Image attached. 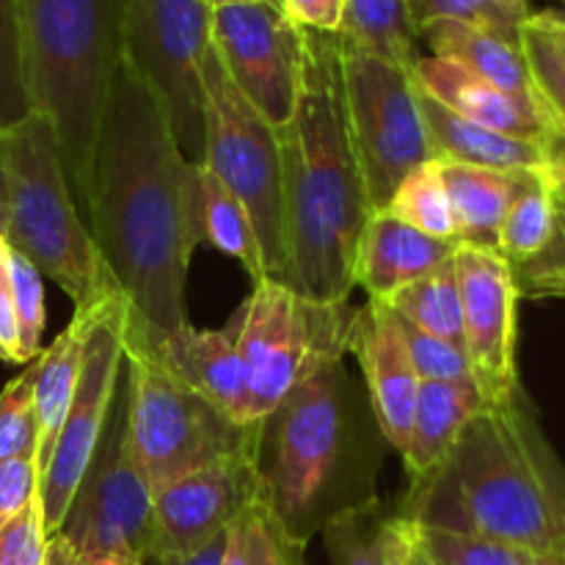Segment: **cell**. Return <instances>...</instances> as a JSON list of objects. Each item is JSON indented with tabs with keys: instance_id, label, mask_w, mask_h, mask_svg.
<instances>
[{
	"instance_id": "obj_1",
	"label": "cell",
	"mask_w": 565,
	"mask_h": 565,
	"mask_svg": "<svg viewBox=\"0 0 565 565\" xmlns=\"http://www.w3.org/2000/svg\"><path fill=\"white\" fill-rule=\"evenodd\" d=\"M86 226L127 301V348L154 353L188 323V265L204 243L202 166L125 61L99 130Z\"/></svg>"
},
{
	"instance_id": "obj_2",
	"label": "cell",
	"mask_w": 565,
	"mask_h": 565,
	"mask_svg": "<svg viewBox=\"0 0 565 565\" xmlns=\"http://www.w3.org/2000/svg\"><path fill=\"white\" fill-rule=\"evenodd\" d=\"M281 285L315 301H351L356 254L373 215L348 132L342 42L303 28V72L290 121L279 127Z\"/></svg>"
},
{
	"instance_id": "obj_3",
	"label": "cell",
	"mask_w": 565,
	"mask_h": 565,
	"mask_svg": "<svg viewBox=\"0 0 565 565\" xmlns=\"http://www.w3.org/2000/svg\"><path fill=\"white\" fill-rule=\"evenodd\" d=\"M395 513L550 555L565 546V463L524 392L486 403L445 467L408 486Z\"/></svg>"
},
{
	"instance_id": "obj_4",
	"label": "cell",
	"mask_w": 565,
	"mask_h": 565,
	"mask_svg": "<svg viewBox=\"0 0 565 565\" xmlns=\"http://www.w3.org/2000/svg\"><path fill=\"white\" fill-rule=\"evenodd\" d=\"M379 441L367 395L345 364H334L257 423L259 500L292 539L309 544L342 511L375 500Z\"/></svg>"
},
{
	"instance_id": "obj_5",
	"label": "cell",
	"mask_w": 565,
	"mask_h": 565,
	"mask_svg": "<svg viewBox=\"0 0 565 565\" xmlns=\"http://www.w3.org/2000/svg\"><path fill=\"white\" fill-rule=\"evenodd\" d=\"M20 36L28 105L53 121L86 221L99 130L125 61L121 0H20Z\"/></svg>"
},
{
	"instance_id": "obj_6",
	"label": "cell",
	"mask_w": 565,
	"mask_h": 565,
	"mask_svg": "<svg viewBox=\"0 0 565 565\" xmlns=\"http://www.w3.org/2000/svg\"><path fill=\"white\" fill-rule=\"evenodd\" d=\"M3 163L9 188L6 243L53 279L75 309L116 296L119 290L72 196L53 121L31 110L3 130Z\"/></svg>"
},
{
	"instance_id": "obj_7",
	"label": "cell",
	"mask_w": 565,
	"mask_h": 565,
	"mask_svg": "<svg viewBox=\"0 0 565 565\" xmlns=\"http://www.w3.org/2000/svg\"><path fill=\"white\" fill-rule=\"evenodd\" d=\"M353 318L351 301H315L276 279L254 281L226 326L248 370L254 423L292 390L342 364Z\"/></svg>"
},
{
	"instance_id": "obj_8",
	"label": "cell",
	"mask_w": 565,
	"mask_h": 565,
	"mask_svg": "<svg viewBox=\"0 0 565 565\" xmlns=\"http://www.w3.org/2000/svg\"><path fill=\"white\" fill-rule=\"evenodd\" d=\"M127 445L149 491L254 452L257 423L237 425L177 381L152 353L125 345Z\"/></svg>"
},
{
	"instance_id": "obj_9",
	"label": "cell",
	"mask_w": 565,
	"mask_h": 565,
	"mask_svg": "<svg viewBox=\"0 0 565 565\" xmlns=\"http://www.w3.org/2000/svg\"><path fill=\"white\" fill-rule=\"evenodd\" d=\"M204 169L243 204L263 254L265 279L281 276V152L270 127L221 66L213 42L202 58Z\"/></svg>"
},
{
	"instance_id": "obj_10",
	"label": "cell",
	"mask_w": 565,
	"mask_h": 565,
	"mask_svg": "<svg viewBox=\"0 0 565 565\" xmlns=\"http://www.w3.org/2000/svg\"><path fill=\"white\" fill-rule=\"evenodd\" d=\"M213 42L207 0H121L125 64L158 99L171 136L191 160L204 152L202 58Z\"/></svg>"
},
{
	"instance_id": "obj_11",
	"label": "cell",
	"mask_w": 565,
	"mask_h": 565,
	"mask_svg": "<svg viewBox=\"0 0 565 565\" xmlns=\"http://www.w3.org/2000/svg\"><path fill=\"white\" fill-rule=\"evenodd\" d=\"M152 533V491L143 483L127 445V384L110 406L99 445L72 497L58 533L47 539V565L125 552L147 561Z\"/></svg>"
},
{
	"instance_id": "obj_12",
	"label": "cell",
	"mask_w": 565,
	"mask_h": 565,
	"mask_svg": "<svg viewBox=\"0 0 565 565\" xmlns=\"http://www.w3.org/2000/svg\"><path fill=\"white\" fill-rule=\"evenodd\" d=\"M342 94L364 188L381 213L403 177L434 160L414 70L342 47Z\"/></svg>"
},
{
	"instance_id": "obj_13",
	"label": "cell",
	"mask_w": 565,
	"mask_h": 565,
	"mask_svg": "<svg viewBox=\"0 0 565 565\" xmlns=\"http://www.w3.org/2000/svg\"><path fill=\"white\" fill-rule=\"evenodd\" d=\"M127 301L116 292L105 301L97 323L86 342L75 397L70 403L64 425L58 430L50 461L39 478V505H42L44 533H58L72 497L86 475L88 461L99 445L110 406L125 373L127 345Z\"/></svg>"
},
{
	"instance_id": "obj_14",
	"label": "cell",
	"mask_w": 565,
	"mask_h": 565,
	"mask_svg": "<svg viewBox=\"0 0 565 565\" xmlns=\"http://www.w3.org/2000/svg\"><path fill=\"white\" fill-rule=\"evenodd\" d=\"M213 50L237 92L270 127H285L298 103L303 28L268 0L213 9Z\"/></svg>"
},
{
	"instance_id": "obj_15",
	"label": "cell",
	"mask_w": 565,
	"mask_h": 565,
	"mask_svg": "<svg viewBox=\"0 0 565 565\" xmlns=\"http://www.w3.org/2000/svg\"><path fill=\"white\" fill-rule=\"evenodd\" d=\"M458 290L463 315V351L486 403L511 401L519 384V292L511 265L497 252L458 248Z\"/></svg>"
},
{
	"instance_id": "obj_16",
	"label": "cell",
	"mask_w": 565,
	"mask_h": 565,
	"mask_svg": "<svg viewBox=\"0 0 565 565\" xmlns=\"http://www.w3.org/2000/svg\"><path fill=\"white\" fill-rule=\"evenodd\" d=\"M259 500L254 452L196 469L152 494V533L147 561L185 555L218 539Z\"/></svg>"
},
{
	"instance_id": "obj_17",
	"label": "cell",
	"mask_w": 565,
	"mask_h": 565,
	"mask_svg": "<svg viewBox=\"0 0 565 565\" xmlns=\"http://www.w3.org/2000/svg\"><path fill=\"white\" fill-rule=\"evenodd\" d=\"M348 353H353L362 370L364 395L381 436L386 445L403 452L412 430L419 375L403 337L401 318L390 303L367 298V303L356 309Z\"/></svg>"
},
{
	"instance_id": "obj_18",
	"label": "cell",
	"mask_w": 565,
	"mask_h": 565,
	"mask_svg": "<svg viewBox=\"0 0 565 565\" xmlns=\"http://www.w3.org/2000/svg\"><path fill=\"white\" fill-rule=\"evenodd\" d=\"M177 381L237 425H254L248 370L230 331L185 323L152 353Z\"/></svg>"
},
{
	"instance_id": "obj_19",
	"label": "cell",
	"mask_w": 565,
	"mask_h": 565,
	"mask_svg": "<svg viewBox=\"0 0 565 565\" xmlns=\"http://www.w3.org/2000/svg\"><path fill=\"white\" fill-rule=\"evenodd\" d=\"M458 243L439 241L386 213L370 215L356 254V287L373 301H390L403 287L456 257Z\"/></svg>"
},
{
	"instance_id": "obj_20",
	"label": "cell",
	"mask_w": 565,
	"mask_h": 565,
	"mask_svg": "<svg viewBox=\"0 0 565 565\" xmlns=\"http://www.w3.org/2000/svg\"><path fill=\"white\" fill-rule=\"evenodd\" d=\"M414 83L436 103L475 125L491 127L505 136L530 138V141H544L550 136V127L539 110L500 92L456 61L436 58V55L419 58L414 64Z\"/></svg>"
},
{
	"instance_id": "obj_21",
	"label": "cell",
	"mask_w": 565,
	"mask_h": 565,
	"mask_svg": "<svg viewBox=\"0 0 565 565\" xmlns=\"http://www.w3.org/2000/svg\"><path fill=\"white\" fill-rule=\"evenodd\" d=\"M483 406L486 397L478 384L419 381L408 445L401 452L408 486L425 483L445 467L463 430L483 412Z\"/></svg>"
},
{
	"instance_id": "obj_22",
	"label": "cell",
	"mask_w": 565,
	"mask_h": 565,
	"mask_svg": "<svg viewBox=\"0 0 565 565\" xmlns=\"http://www.w3.org/2000/svg\"><path fill=\"white\" fill-rule=\"evenodd\" d=\"M417 103L434 160L497 171L546 169V138L544 141H530V138L505 136V132H497L491 127L475 125V121L463 119V116L452 114L450 108L436 103L419 86Z\"/></svg>"
},
{
	"instance_id": "obj_23",
	"label": "cell",
	"mask_w": 565,
	"mask_h": 565,
	"mask_svg": "<svg viewBox=\"0 0 565 565\" xmlns=\"http://www.w3.org/2000/svg\"><path fill=\"white\" fill-rule=\"evenodd\" d=\"M108 301V298H105ZM105 301L94 307H81L72 315L70 326L50 342V348H42L33 359V412H36L39 425V447H36V475L42 478L44 467L50 461L58 430L64 425L70 403L75 397L77 379H81V364L86 356V342L103 312Z\"/></svg>"
},
{
	"instance_id": "obj_24",
	"label": "cell",
	"mask_w": 565,
	"mask_h": 565,
	"mask_svg": "<svg viewBox=\"0 0 565 565\" xmlns=\"http://www.w3.org/2000/svg\"><path fill=\"white\" fill-rule=\"evenodd\" d=\"M417 36L425 39V44H428L436 58L456 61V64L467 66L469 72L489 81L500 92L511 94L513 99L539 110L533 81H530L527 61H524L519 39L456 20L428 22V25L419 28Z\"/></svg>"
},
{
	"instance_id": "obj_25",
	"label": "cell",
	"mask_w": 565,
	"mask_h": 565,
	"mask_svg": "<svg viewBox=\"0 0 565 565\" xmlns=\"http://www.w3.org/2000/svg\"><path fill=\"white\" fill-rule=\"evenodd\" d=\"M441 177H445L447 199H450L458 248L497 252L502 221L522 185L524 171L441 163Z\"/></svg>"
},
{
	"instance_id": "obj_26",
	"label": "cell",
	"mask_w": 565,
	"mask_h": 565,
	"mask_svg": "<svg viewBox=\"0 0 565 565\" xmlns=\"http://www.w3.org/2000/svg\"><path fill=\"white\" fill-rule=\"evenodd\" d=\"M337 36L345 50L375 55L406 70H414L423 58L406 0H342Z\"/></svg>"
},
{
	"instance_id": "obj_27",
	"label": "cell",
	"mask_w": 565,
	"mask_h": 565,
	"mask_svg": "<svg viewBox=\"0 0 565 565\" xmlns=\"http://www.w3.org/2000/svg\"><path fill=\"white\" fill-rule=\"evenodd\" d=\"M557 235V196L544 171H524L522 185L502 221L497 254L511 268H522L544 254Z\"/></svg>"
},
{
	"instance_id": "obj_28",
	"label": "cell",
	"mask_w": 565,
	"mask_h": 565,
	"mask_svg": "<svg viewBox=\"0 0 565 565\" xmlns=\"http://www.w3.org/2000/svg\"><path fill=\"white\" fill-rule=\"evenodd\" d=\"M519 42L541 116L550 132L565 138V20L555 11L530 14Z\"/></svg>"
},
{
	"instance_id": "obj_29",
	"label": "cell",
	"mask_w": 565,
	"mask_h": 565,
	"mask_svg": "<svg viewBox=\"0 0 565 565\" xmlns=\"http://www.w3.org/2000/svg\"><path fill=\"white\" fill-rule=\"evenodd\" d=\"M392 309L417 326L419 331L439 340L452 342L463 348V315H461V290H458L456 259H447L428 276L417 279L414 285L403 287L397 296H392Z\"/></svg>"
},
{
	"instance_id": "obj_30",
	"label": "cell",
	"mask_w": 565,
	"mask_h": 565,
	"mask_svg": "<svg viewBox=\"0 0 565 565\" xmlns=\"http://www.w3.org/2000/svg\"><path fill=\"white\" fill-rule=\"evenodd\" d=\"M307 544L292 539L263 500L252 502L226 530L221 565H303Z\"/></svg>"
},
{
	"instance_id": "obj_31",
	"label": "cell",
	"mask_w": 565,
	"mask_h": 565,
	"mask_svg": "<svg viewBox=\"0 0 565 565\" xmlns=\"http://www.w3.org/2000/svg\"><path fill=\"white\" fill-rule=\"evenodd\" d=\"M202 166V191H204V241L218 252L230 254L246 268L252 281L265 279L263 254H259L257 235L252 230L243 204L221 185L218 177Z\"/></svg>"
},
{
	"instance_id": "obj_32",
	"label": "cell",
	"mask_w": 565,
	"mask_h": 565,
	"mask_svg": "<svg viewBox=\"0 0 565 565\" xmlns=\"http://www.w3.org/2000/svg\"><path fill=\"white\" fill-rule=\"evenodd\" d=\"M381 213L414 226L423 235L456 243V226H452V210L439 160H428V163L417 166L412 174L403 177L390 204Z\"/></svg>"
},
{
	"instance_id": "obj_33",
	"label": "cell",
	"mask_w": 565,
	"mask_h": 565,
	"mask_svg": "<svg viewBox=\"0 0 565 565\" xmlns=\"http://www.w3.org/2000/svg\"><path fill=\"white\" fill-rule=\"evenodd\" d=\"M392 513L395 505H384L375 497L331 519L320 530L331 565H386V524Z\"/></svg>"
},
{
	"instance_id": "obj_34",
	"label": "cell",
	"mask_w": 565,
	"mask_h": 565,
	"mask_svg": "<svg viewBox=\"0 0 565 565\" xmlns=\"http://www.w3.org/2000/svg\"><path fill=\"white\" fill-rule=\"evenodd\" d=\"M417 533L436 565H541L535 552L489 535L430 524H417Z\"/></svg>"
},
{
	"instance_id": "obj_35",
	"label": "cell",
	"mask_w": 565,
	"mask_h": 565,
	"mask_svg": "<svg viewBox=\"0 0 565 565\" xmlns=\"http://www.w3.org/2000/svg\"><path fill=\"white\" fill-rule=\"evenodd\" d=\"M31 114L22 75L20 0H0V130Z\"/></svg>"
},
{
	"instance_id": "obj_36",
	"label": "cell",
	"mask_w": 565,
	"mask_h": 565,
	"mask_svg": "<svg viewBox=\"0 0 565 565\" xmlns=\"http://www.w3.org/2000/svg\"><path fill=\"white\" fill-rule=\"evenodd\" d=\"M39 425L33 412V367L11 379L0 392V461L33 458L36 461Z\"/></svg>"
},
{
	"instance_id": "obj_37",
	"label": "cell",
	"mask_w": 565,
	"mask_h": 565,
	"mask_svg": "<svg viewBox=\"0 0 565 565\" xmlns=\"http://www.w3.org/2000/svg\"><path fill=\"white\" fill-rule=\"evenodd\" d=\"M11 296H14L20 364H25L42 353L44 320L47 318H44L42 274L14 248H11Z\"/></svg>"
},
{
	"instance_id": "obj_38",
	"label": "cell",
	"mask_w": 565,
	"mask_h": 565,
	"mask_svg": "<svg viewBox=\"0 0 565 565\" xmlns=\"http://www.w3.org/2000/svg\"><path fill=\"white\" fill-rule=\"evenodd\" d=\"M397 315V312H395ZM401 318V315H397ZM403 337H406L408 353H412L414 370L419 381H445V384H475L472 367H469L467 351L452 342L430 337L401 318Z\"/></svg>"
},
{
	"instance_id": "obj_39",
	"label": "cell",
	"mask_w": 565,
	"mask_h": 565,
	"mask_svg": "<svg viewBox=\"0 0 565 565\" xmlns=\"http://www.w3.org/2000/svg\"><path fill=\"white\" fill-rule=\"evenodd\" d=\"M408 14H412L414 28L428 25L436 20H456L467 25L489 28V31L502 33V36L519 39L524 22H516L505 11L497 9L491 0H406Z\"/></svg>"
},
{
	"instance_id": "obj_40",
	"label": "cell",
	"mask_w": 565,
	"mask_h": 565,
	"mask_svg": "<svg viewBox=\"0 0 565 565\" xmlns=\"http://www.w3.org/2000/svg\"><path fill=\"white\" fill-rule=\"evenodd\" d=\"M0 565H47V533L39 494L14 522L0 530Z\"/></svg>"
},
{
	"instance_id": "obj_41",
	"label": "cell",
	"mask_w": 565,
	"mask_h": 565,
	"mask_svg": "<svg viewBox=\"0 0 565 565\" xmlns=\"http://www.w3.org/2000/svg\"><path fill=\"white\" fill-rule=\"evenodd\" d=\"M39 494V475L33 458L0 461V530L14 522Z\"/></svg>"
},
{
	"instance_id": "obj_42",
	"label": "cell",
	"mask_w": 565,
	"mask_h": 565,
	"mask_svg": "<svg viewBox=\"0 0 565 565\" xmlns=\"http://www.w3.org/2000/svg\"><path fill=\"white\" fill-rule=\"evenodd\" d=\"M0 362L20 364L14 296H11V246L0 237Z\"/></svg>"
},
{
	"instance_id": "obj_43",
	"label": "cell",
	"mask_w": 565,
	"mask_h": 565,
	"mask_svg": "<svg viewBox=\"0 0 565 565\" xmlns=\"http://www.w3.org/2000/svg\"><path fill=\"white\" fill-rule=\"evenodd\" d=\"M386 565H436L419 541L417 524L401 513H392L386 524Z\"/></svg>"
},
{
	"instance_id": "obj_44",
	"label": "cell",
	"mask_w": 565,
	"mask_h": 565,
	"mask_svg": "<svg viewBox=\"0 0 565 565\" xmlns=\"http://www.w3.org/2000/svg\"><path fill=\"white\" fill-rule=\"evenodd\" d=\"M340 9L342 0H281V11L292 22H298L301 28H312V31L337 33Z\"/></svg>"
},
{
	"instance_id": "obj_45",
	"label": "cell",
	"mask_w": 565,
	"mask_h": 565,
	"mask_svg": "<svg viewBox=\"0 0 565 565\" xmlns=\"http://www.w3.org/2000/svg\"><path fill=\"white\" fill-rule=\"evenodd\" d=\"M546 177H550L557 202L565 204V138L557 132L546 136Z\"/></svg>"
},
{
	"instance_id": "obj_46",
	"label": "cell",
	"mask_w": 565,
	"mask_h": 565,
	"mask_svg": "<svg viewBox=\"0 0 565 565\" xmlns=\"http://www.w3.org/2000/svg\"><path fill=\"white\" fill-rule=\"evenodd\" d=\"M226 550V533H221L218 539H213L210 544L199 546V550L185 552V555H171L158 561V565H221Z\"/></svg>"
},
{
	"instance_id": "obj_47",
	"label": "cell",
	"mask_w": 565,
	"mask_h": 565,
	"mask_svg": "<svg viewBox=\"0 0 565 565\" xmlns=\"http://www.w3.org/2000/svg\"><path fill=\"white\" fill-rule=\"evenodd\" d=\"M147 561L136 555H125V552H105V555H88V557H77V561L66 563V565H143Z\"/></svg>"
},
{
	"instance_id": "obj_48",
	"label": "cell",
	"mask_w": 565,
	"mask_h": 565,
	"mask_svg": "<svg viewBox=\"0 0 565 565\" xmlns=\"http://www.w3.org/2000/svg\"><path fill=\"white\" fill-rule=\"evenodd\" d=\"M6 226H9V188H6L3 130H0V237H6Z\"/></svg>"
},
{
	"instance_id": "obj_49",
	"label": "cell",
	"mask_w": 565,
	"mask_h": 565,
	"mask_svg": "<svg viewBox=\"0 0 565 565\" xmlns=\"http://www.w3.org/2000/svg\"><path fill=\"white\" fill-rule=\"evenodd\" d=\"M491 3L500 11H505L508 17H513L516 22H524L533 14V11H530V0H491Z\"/></svg>"
},
{
	"instance_id": "obj_50",
	"label": "cell",
	"mask_w": 565,
	"mask_h": 565,
	"mask_svg": "<svg viewBox=\"0 0 565 565\" xmlns=\"http://www.w3.org/2000/svg\"><path fill=\"white\" fill-rule=\"evenodd\" d=\"M557 235H561L565 246V204L563 202H557Z\"/></svg>"
},
{
	"instance_id": "obj_51",
	"label": "cell",
	"mask_w": 565,
	"mask_h": 565,
	"mask_svg": "<svg viewBox=\"0 0 565 565\" xmlns=\"http://www.w3.org/2000/svg\"><path fill=\"white\" fill-rule=\"evenodd\" d=\"M541 565H565L563 552H550V555H541Z\"/></svg>"
},
{
	"instance_id": "obj_52",
	"label": "cell",
	"mask_w": 565,
	"mask_h": 565,
	"mask_svg": "<svg viewBox=\"0 0 565 565\" xmlns=\"http://www.w3.org/2000/svg\"><path fill=\"white\" fill-rule=\"evenodd\" d=\"M235 3H257V0H207L210 9H221V6H235Z\"/></svg>"
},
{
	"instance_id": "obj_53",
	"label": "cell",
	"mask_w": 565,
	"mask_h": 565,
	"mask_svg": "<svg viewBox=\"0 0 565 565\" xmlns=\"http://www.w3.org/2000/svg\"><path fill=\"white\" fill-rule=\"evenodd\" d=\"M268 3H274V6H279V9H281V0H268Z\"/></svg>"
},
{
	"instance_id": "obj_54",
	"label": "cell",
	"mask_w": 565,
	"mask_h": 565,
	"mask_svg": "<svg viewBox=\"0 0 565 565\" xmlns=\"http://www.w3.org/2000/svg\"><path fill=\"white\" fill-rule=\"evenodd\" d=\"M561 552H563V555H565V546H563V550H561Z\"/></svg>"
}]
</instances>
